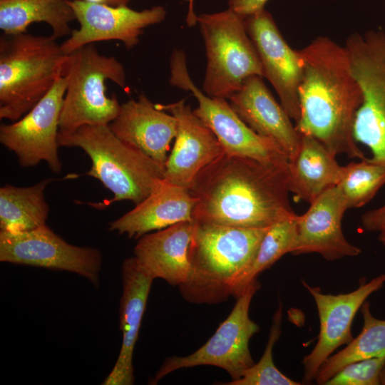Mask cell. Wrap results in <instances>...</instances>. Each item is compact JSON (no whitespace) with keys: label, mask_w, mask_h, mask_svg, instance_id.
<instances>
[{"label":"cell","mask_w":385,"mask_h":385,"mask_svg":"<svg viewBox=\"0 0 385 385\" xmlns=\"http://www.w3.org/2000/svg\"><path fill=\"white\" fill-rule=\"evenodd\" d=\"M385 356L351 362L329 379L325 385H379Z\"/></svg>","instance_id":"30"},{"label":"cell","mask_w":385,"mask_h":385,"mask_svg":"<svg viewBox=\"0 0 385 385\" xmlns=\"http://www.w3.org/2000/svg\"><path fill=\"white\" fill-rule=\"evenodd\" d=\"M344 46L362 93L354 138L369 148L372 158L385 160V31L354 32Z\"/></svg>","instance_id":"9"},{"label":"cell","mask_w":385,"mask_h":385,"mask_svg":"<svg viewBox=\"0 0 385 385\" xmlns=\"http://www.w3.org/2000/svg\"><path fill=\"white\" fill-rule=\"evenodd\" d=\"M247 32L262 66L264 77L276 91L281 105L291 119L300 117L299 86L302 68L298 50H294L265 9L245 18Z\"/></svg>","instance_id":"15"},{"label":"cell","mask_w":385,"mask_h":385,"mask_svg":"<svg viewBox=\"0 0 385 385\" xmlns=\"http://www.w3.org/2000/svg\"><path fill=\"white\" fill-rule=\"evenodd\" d=\"M336 156L314 137L302 135L299 150L289 164V192L297 199L311 203L337 185L344 166L338 163Z\"/></svg>","instance_id":"23"},{"label":"cell","mask_w":385,"mask_h":385,"mask_svg":"<svg viewBox=\"0 0 385 385\" xmlns=\"http://www.w3.org/2000/svg\"><path fill=\"white\" fill-rule=\"evenodd\" d=\"M171 86L190 91L197 102L195 114L215 133L224 153L245 157L265 165L289 170L286 152L273 140L251 129L236 113L227 100L210 97L197 87L189 74L186 55L175 49L170 58Z\"/></svg>","instance_id":"8"},{"label":"cell","mask_w":385,"mask_h":385,"mask_svg":"<svg viewBox=\"0 0 385 385\" xmlns=\"http://www.w3.org/2000/svg\"><path fill=\"white\" fill-rule=\"evenodd\" d=\"M361 312L364 322L361 332L345 348L331 355L322 364L314 379L317 384H325L351 362L385 356V319L372 315L367 301L361 307Z\"/></svg>","instance_id":"26"},{"label":"cell","mask_w":385,"mask_h":385,"mask_svg":"<svg viewBox=\"0 0 385 385\" xmlns=\"http://www.w3.org/2000/svg\"><path fill=\"white\" fill-rule=\"evenodd\" d=\"M298 51L302 74L297 130L314 137L335 155L365 158L354 135L362 93L345 46L318 36Z\"/></svg>","instance_id":"2"},{"label":"cell","mask_w":385,"mask_h":385,"mask_svg":"<svg viewBox=\"0 0 385 385\" xmlns=\"http://www.w3.org/2000/svg\"><path fill=\"white\" fill-rule=\"evenodd\" d=\"M297 215L269 227L251 264L237 282L233 297H239L250 284L257 280L260 273L269 269L285 254L293 252L297 236Z\"/></svg>","instance_id":"27"},{"label":"cell","mask_w":385,"mask_h":385,"mask_svg":"<svg viewBox=\"0 0 385 385\" xmlns=\"http://www.w3.org/2000/svg\"><path fill=\"white\" fill-rule=\"evenodd\" d=\"M385 283V274H381L369 282H364L349 293L323 294L319 287L302 284L314 299L319 319V332L316 345L302 360L303 381L315 379L322 364L339 346L348 344L354 339L351 325L354 317L366 299L380 289Z\"/></svg>","instance_id":"14"},{"label":"cell","mask_w":385,"mask_h":385,"mask_svg":"<svg viewBox=\"0 0 385 385\" xmlns=\"http://www.w3.org/2000/svg\"><path fill=\"white\" fill-rule=\"evenodd\" d=\"M282 304L275 312L265 351L260 361L249 368L239 379L222 383L225 385H299L283 374L273 361V348L281 334Z\"/></svg>","instance_id":"29"},{"label":"cell","mask_w":385,"mask_h":385,"mask_svg":"<svg viewBox=\"0 0 385 385\" xmlns=\"http://www.w3.org/2000/svg\"><path fill=\"white\" fill-rule=\"evenodd\" d=\"M378 240L384 245H385V226L383 227L379 230V235L378 237Z\"/></svg>","instance_id":"36"},{"label":"cell","mask_w":385,"mask_h":385,"mask_svg":"<svg viewBox=\"0 0 385 385\" xmlns=\"http://www.w3.org/2000/svg\"><path fill=\"white\" fill-rule=\"evenodd\" d=\"M67 56L52 35L0 38V119L14 122L32 109L64 73Z\"/></svg>","instance_id":"4"},{"label":"cell","mask_w":385,"mask_h":385,"mask_svg":"<svg viewBox=\"0 0 385 385\" xmlns=\"http://www.w3.org/2000/svg\"><path fill=\"white\" fill-rule=\"evenodd\" d=\"M58 143L80 148L90 157L92 165L86 175L113 192L109 204L130 200L138 205L164 179V165L120 139L108 125L59 130Z\"/></svg>","instance_id":"5"},{"label":"cell","mask_w":385,"mask_h":385,"mask_svg":"<svg viewBox=\"0 0 385 385\" xmlns=\"http://www.w3.org/2000/svg\"><path fill=\"white\" fill-rule=\"evenodd\" d=\"M195 199L188 188L162 180L141 202L108 223V229L129 238L183 222H193Z\"/></svg>","instance_id":"21"},{"label":"cell","mask_w":385,"mask_h":385,"mask_svg":"<svg viewBox=\"0 0 385 385\" xmlns=\"http://www.w3.org/2000/svg\"><path fill=\"white\" fill-rule=\"evenodd\" d=\"M385 184V160L364 158L344 166L337 185L348 208L365 205Z\"/></svg>","instance_id":"28"},{"label":"cell","mask_w":385,"mask_h":385,"mask_svg":"<svg viewBox=\"0 0 385 385\" xmlns=\"http://www.w3.org/2000/svg\"><path fill=\"white\" fill-rule=\"evenodd\" d=\"M0 261L74 272L99 284L101 251L69 244L46 225L18 233L0 232Z\"/></svg>","instance_id":"11"},{"label":"cell","mask_w":385,"mask_h":385,"mask_svg":"<svg viewBox=\"0 0 385 385\" xmlns=\"http://www.w3.org/2000/svg\"><path fill=\"white\" fill-rule=\"evenodd\" d=\"M68 77L64 73L46 95L16 121L0 126V142L14 152L24 168L45 161L56 173L62 169L58 154V135Z\"/></svg>","instance_id":"12"},{"label":"cell","mask_w":385,"mask_h":385,"mask_svg":"<svg viewBox=\"0 0 385 385\" xmlns=\"http://www.w3.org/2000/svg\"><path fill=\"white\" fill-rule=\"evenodd\" d=\"M154 279L140 266L134 256L123 261L120 302L122 344L113 369L102 383L103 385L134 384L133 351Z\"/></svg>","instance_id":"20"},{"label":"cell","mask_w":385,"mask_h":385,"mask_svg":"<svg viewBox=\"0 0 385 385\" xmlns=\"http://www.w3.org/2000/svg\"><path fill=\"white\" fill-rule=\"evenodd\" d=\"M379 379V384L385 385V362L381 369Z\"/></svg>","instance_id":"35"},{"label":"cell","mask_w":385,"mask_h":385,"mask_svg":"<svg viewBox=\"0 0 385 385\" xmlns=\"http://www.w3.org/2000/svg\"><path fill=\"white\" fill-rule=\"evenodd\" d=\"M307 211L296 217L294 255L318 253L329 261L356 257L361 249L344 235L342 222L348 206L337 185L317 197Z\"/></svg>","instance_id":"17"},{"label":"cell","mask_w":385,"mask_h":385,"mask_svg":"<svg viewBox=\"0 0 385 385\" xmlns=\"http://www.w3.org/2000/svg\"><path fill=\"white\" fill-rule=\"evenodd\" d=\"M289 170L222 153L202 168L188 188L193 221L267 228L296 215L289 200Z\"/></svg>","instance_id":"1"},{"label":"cell","mask_w":385,"mask_h":385,"mask_svg":"<svg viewBox=\"0 0 385 385\" xmlns=\"http://www.w3.org/2000/svg\"><path fill=\"white\" fill-rule=\"evenodd\" d=\"M85 1L103 4L113 6H125L130 0H83Z\"/></svg>","instance_id":"34"},{"label":"cell","mask_w":385,"mask_h":385,"mask_svg":"<svg viewBox=\"0 0 385 385\" xmlns=\"http://www.w3.org/2000/svg\"><path fill=\"white\" fill-rule=\"evenodd\" d=\"M260 287L257 280L250 284L236 298L232 312L207 342L188 356L166 359L150 384H156L162 378L178 369L201 365L224 369L232 381L241 378L254 364L249 342L260 327L250 318L249 310L252 299Z\"/></svg>","instance_id":"10"},{"label":"cell","mask_w":385,"mask_h":385,"mask_svg":"<svg viewBox=\"0 0 385 385\" xmlns=\"http://www.w3.org/2000/svg\"><path fill=\"white\" fill-rule=\"evenodd\" d=\"M206 51L207 66L202 91L210 97L229 98L249 77H264L245 18L227 9L197 16Z\"/></svg>","instance_id":"7"},{"label":"cell","mask_w":385,"mask_h":385,"mask_svg":"<svg viewBox=\"0 0 385 385\" xmlns=\"http://www.w3.org/2000/svg\"><path fill=\"white\" fill-rule=\"evenodd\" d=\"M193 222H183L147 233L134 248V257L152 277L180 286L190 271V249Z\"/></svg>","instance_id":"22"},{"label":"cell","mask_w":385,"mask_h":385,"mask_svg":"<svg viewBox=\"0 0 385 385\" xmlns=\"http://www.w3.org/2000/svg\"><path fill=\"white\" fill-rule=\"evenodd\" d=\"M108 125L120 139L165 166L178 132V120L170 113L157 108L145 95L121 104L118 115Z\"/></svg>","instance_id":"19"},{"label":"cell","mask_w":385,"mask_h":385,"mask_svg":"<svg viewBox=\"0 0 385 385\" xmlns=\"http://www.w3.org/2000/svg\"><path fill=\"white\" fill-rule=\"evenodd\" d=\"M361 222L365 230L379 232L385 226V205L365 212L361 217Z\"/></svg>","instance_id":"32"},{"label":"cell","mask_w":385,"mask_h":385,"mask_svg":"<svg viewBox=\"0 0 385 385\" xmlns=\"http://www.w3.org/2000/svg\"><path fill=\"white\" fill-rule=\"evenodd\" d=\"M189 2L188 11L186 16V24L188 26H194L197 24V16L194 11V0H185Z\"/></svg>","instance_id":"33"},{"label":"cell","mask_w":385,"mask_h":385,"mask_svg":"<svg viewBox=\"0 0 385 385\" xmlns=\"http://www.w3.org/2000/svg\"><path fill=\"white\" fill-rule=\"evenodd\" d=\"M155 106L178 120L175 143L165 165L164 180L188 188L202 168L224 153L223 148L215 133L185 99Z\"/></svg>","instance_id":"16"},{"label":"cell","mask_w":385,"mask_h":385,"mask_svg":"<svg viewBox=\"0 0 385 385\" xmlns=\"http://www.w3.org/2000/svg\"><path fill=\"white\" fill-rule=\"evenodd\" d=\"M68 2L80 27L61 44L66 55L83 46L110 40L120 41L131 49L138 43L145 28L162 22L167 14L162 6L135 11L126 5L113 6L83 0Z\"/></svg>","instance_id":"13"},{"label":"cell","mask_w":385,"mask_h":385,"mask_svg":"<svg viewBox=\"0 0 385 385\" xmlns=\"http://www.w3.org/2000/svg\"><path fill=\"white\" fill-rule=\"evenodd\" d=\"M67 87L61 111L59 130L70 131L83 125H109L121 104L108 97L107 80L124 89V66L114 56L101 54L93 43L68 54L65 66Z\"/></svg>","instance_id":"6"},{"label":"cell","mask_w":385,"mask_h":385,"mask_svg":"<svg viewBox=\"0 0 385 385\" xmlns=\"http://www.w3.org/2000/svg\"><path fill=\"white\" fill-rule=\"evenodd\" d=\"M68 0H0V29L6 34L25 33L34 22H45L56 39L71 33L76 20Z\"/></svg>","instance_id":"24"},{"label":"cell","mask_w":385,"mask_h":385,"mask_svg":"<svg viewBox=\"0 0 385 385\" xmlns=\"http://www.w3.org/2000/svg\"><path fill=\"white\" fill-rule=\"evenodd\" d=\"M230 104L240 118L255 132L279 144L289 162L297 156L302 135L265 84L262 78H247L230 98Z\"/></svg>","instance_id":"18"},{"label":"cell","mask_w":385,"mask_h":385,"mask_svg":"<svg viewBox=\"0 0 385 385\" xmlns=\"http://www.w3.org/2000/svg\"><path fill=\"white\" fill-rule=\"evenodd\" d=\"M53 181L44 179L29 187L6 185L0 188V232L18 233L46 225L49 206L44 191Z\"/></svg>","instance_id":"25"},{"label":"cell","mask_w":385,"mask_h":385,"mask_svg":"<svg viewBox=\"0 0 385 385\" xmlns=\"http://www.w3.org/2000/svg\"><path fill=\"white\" fill-rule=\"evenodd\" d=\"M267 228H242L193 221L190 271L180 286L193 304H218L233 296L237 282L251 264Z\"/></svg>","instance_id":"3"},{"label":"cell","mask_w":385,"mask_h":385,"mask_svg":"<svg viewBox=\"0 0 385 385\" xmlns=\"http://www.w3.org/2000/svg\"><path fill=\"white\" fill-rule=\"evenodd\" d=\"M269 0H227L230 9L246 18L265 9Z\"/></svg>","instance_id":"31"}]
</instances>
